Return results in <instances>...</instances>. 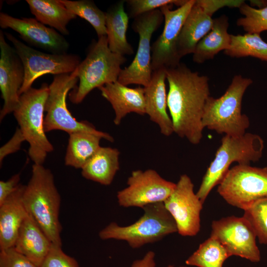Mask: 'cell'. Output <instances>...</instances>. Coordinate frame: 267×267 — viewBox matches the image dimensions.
I'll use <instances>...</instances> for the list:
<instances>
[{"mask_svg":"<svg viewBox=\"0 0 267 267\" xmlns=\"http://www.w3.org/2000/svg\"><path fill=\"white\" fill-rule=\"evenodd\" d=\"M166 71L167 104L174 133L198 144L203 137L202 117L210 96L209 78L181 63Z\"/></svg>","mask_w":267,"mask_h":267,"instance_id":"obj_1","label":"cell"},{"mask_svg":"<svg viewBox=\"0 0 267 267\" xmlns=\"http://www.w3.org/2000/svg\"><path fill=\"white\" fill-rule=\"evenodd\" d=\"M22 199L28 213L51 243L62 246V226L59 219L61 197L49 169L43 165H33Z\"/></svg>","mask_w":267,"mask_h":267,"instance_id":"obj_2","label":"cell"},{"mask_svg":"<svg viewBox=\"0 0 267 267\" xmlns=\"http://www.w3.org/2000/svg\"><path fill=\"white\" fill-rule=\"evenodd\" d=\"M252 83L250 78L236 75L223 94L217 98L210 96L202 117L204 128L231 136L245 134L250 121L246 114L242 113V101L245 91Z\"/></svg>","mask_w":267,"mask_h":267,"instance_id":"obj_3","label":"cell"},{"mask_svg":"<svg viewBox=\"0 0 267 267\" xmlns=\"http://www.w3.org/2000/svg\"><path fill=\"white\" fill-rule=\"evenodd\" d=\"M264 147L263 139L256 134L246 133L239 136L224 135L196 193L202 203L204 204L212 189L221 182L232 163L250 165L251 162H257L262 156Z\"/></svg>","mask_w":267,"mask_h":267,"instance_id":"obj_4","label":"cell"},{"mask_svg":"<svg viewBox=\"0 0 267 267\" xmlns=\"http://www.w3.org/2000/svg\"><path fill=\"white\" fill-rule=\"evenodd\" d=\"M126 61L124 55L110 50L107 36L98 38L77 67L79 83L69 94L70 101L79 104L94 89L117 81L122 70L121 66Z\"/></svg>","mask_w":267,"mask_h":267,"instance_id":"obj_5","label":"cell"},{"mask_svg":"<svg viewBox=\"0 0 267 267\" xmlns=\"http://www.w3.org/2000/svg\"><path fill=\"white\" fill-rule=\"evenodd\" d=\"M142 209L143 215L134 223L121 226L111 222L99 232V238L124 241L132 248L138 249L178 232L176 223L163 202L150 204Z\"/></svg>","mask_w":267,"mask_h":267,"instance_id":"obj_6","label":"cell"},{"mask_svg":"<svg viewBox=\"0 0 267 267\" xmlns=\"http://www.w3.org/2000/svg\"><path fill=\"white\" fill-rule=\"evenodd\" d=\"M49 85L44 83L39 89L31 88L20 96L13 112L19 128L29 145L28 155L35 164L43 165L54 147L44 128V112Z\"/></svg>","mask_w":267,"mask_h":267,"instance_id":"obj_7","label":"cell"},{"mask_svg":"<svg viewBox=\"0 0 267 267\" xmlns=\"http://www.w3.org/2000/svg\"><path fill=\"white\" fill-rule=\"evenodd\" d=\"M79 81L77 68L72 73L54 75L49 85L48 96L44 106L46 115L44 119L45 133L54 130L64 131L70 134L76 132L94 134L110 142L114 138L109 134L97 130L86 121H79L71 114L67 108L66 98L70 90L77 87Z\"/></svg>","mask_w":267,"mask_h":267,"instance_id":"obj_8","label":"cell"},{"mask_svg":"<svg viewBox=\"0 0 267 267\" xmlns=\"http://www.w3.org/2000/svg\"><path fill=\"white\" fill-rule=\"evenodd\" d=\"M217 191L228 204L244 210L267 197V167L238 164L229 169Z\"/></svg>","mask_w":267,"mask_h":267,"instance_id":"obj_9","label":"cell"},{"mask_svg":"<svg viewBox=\"0 0 267 267\" xmlns=\"http://www.w3.org/2000/svg\"><path fill=\"white\" fill-rule=\"evenodd\" d=\"M4 36L13 44L24 66V80L20 95L32 88L33 83L41 76L72 73L81 62L77 54L43 52L25 44L9 33L5 32Z\"/></svg>","mask_w":267,"mask_h":267,"instance_id":"obj_10","label":"cell"},{"mask_svg":"<svg viewBox=\"0 0 267 267\" xmlns=\"http://www.w3.org/2000/svg\"><path fill=\"white\" fill-rule=\"evenodd\" d=\"M164 19L160 9L142 14L134 19L132 28L139 35L138 48L132 63L120 72L118 81L121 84L127 86L136 84L144 87L149 84L153 72L151 39Z\"/></svg>","mask_w":267,"mask_h":267,"instance_id":"obj_11","label":"cell"},{"mask_svg":"<svg viewBox=\"0 0 267 267\" xmlns=\"http://www.w3.org/2000/svg\"><path fill=\"white\" fill-rule=\"evenodd\" d=\"M127 183L126 187L117 192L119 206L142 209L150 204L164 202L176 185V183L164 179L153 169L133 171Z\"/></svg>","mask_w":267,"mask_h":267,"instance_id":"obj_12","label":"cell"},{"mask_svg":"<svg viewBox=\"0 0 267 267\" xmlns=\"http://www.w3.org/2000/svg\"><path fill=\"white\" fill-rule=\"evenodd\" d=\"M195 2L187 0L183 5L172 10L173 5L161 7L165 24L163 31L151 45L152 71L162 68H175L180 63L178 50V37L184 22Z\"/></svg>","mask_w":267,"mask_h":267,"instance_id":"obj_13","label":"cell"},{"mask_svg":"<svg viewBox=\"0 0 267 267\" xmlns=\"http://www.w3.org/2000/svg\"><path fill=\"white\" fill-rule=\"evenodd\" d=\"M163 203L176 223L178 234L183 236L197 234L203 204L194 192L189 177L180 176L173 192Z\"/></svg>","mask_w":267,"mask_h":267,"instance_id":"obj_14","label":"cell"},{"mask_svg":"<svg viewBox=\"0 0 267 267\" xmlns=\"http://www.w3.org/2000/svg\"><path fill=\"white\" fill-rule=\"evenodd\" d=\"M211 227L210 236L218 240L230 257L237 256L252 262L260 261L256 233L243 217L232 216L213 221Z\"/></svg>","mask_w":267,"mask_h":267,"instance_id":"obj_15","label":"cell"},{"mask_svg":"<svg viewBox=\"0 0 267 267\" xmlns=\"http://www.w3.org/2000/svg\"><path fill=\"white\" fill-rule=\"evenodd\" d=\"M236 0H195L181 30L178 50L179 57L193 53L199 42L211 30L213 13L223 6L236 7Z\"/></svg>","mask_w":267,"mask_h":267,"instance_id":"obj_16","label":"cell"},{"mask_svg":"<svg viewBox=\"0 0 267 267\" xmlns=\"http://www.w3.org/2000/svg\"><path fill=\"white\" fill-rule=\"evenodd\" d=\"M0 26L2 29H11L28 44L50 53H66L69 47V43L62 34L35 18H18L0 12Z\"/></svg>","mask_w":267,"mask_h":267,"instance_id":"obj_17","label":"cell"},{"mask_svg":"<svg viewBox=\"0 0 267 267\" xmlns=\"http://www.w3.org/2000/svg\"><path fill=\"white\" fill-rule=\"evenodd\" d=\"M0 90L4 101L0 111V121L13 113L17 107L23 85L25 71L23 64L14 47L6 41L0 30Z\"/></svg>","mask_w":267,"mask_h":267,"instance_id":"obj_18","label":"cell"},{"mask_svg":"<svg viewBox=\"0 0 267 267\" xmlns=\"http://www.w3.org/2000/svg\"><path fill=\"white\" fill-rule=\"evenodd\" d=\"M166 70L162 68L153 71L150 82L144 89L146 114L159 126L161 133L168 136L174 133L172 119L167 111Z\"/></svg>","mask_w":267,"mask_h":267,"instance_id":"obj_19","label":"cell"},{"mask_svg":"<svg viewBox=\"0 0 267 267\" xmlns=\"http://www.w3.org/2000/svg\"><path fill=\"white\" fill-rule=\"evenodd\" d=\"M101 95L111 105L114 112V123L119 125L130 113L146 114L144 88H131L118 81L98 88Z\"/></svg>","mask_w":267,"mask_h":267,"instance_id":"obj_20","label":"cell"},{"mask_svg":"<svg viewBox=\"0 0 267 267\" xmlns=\"http://www.w3.org/2000/svg\"><path fill=\"white\" fill-rule=\"evenodd\" d=\"M25 185L17 188L0 205V250L13 247L28 213L23 202Z\"/></svg>","mask_w":267,"mask_h":267,"instance_id":"obj_21","label":"cell"},{"mask_svg":"<svg viewBox=\"0 0 267 267\" xmlns=\"http://www.w3.org/2000/svg\"><path fill=\"white\" fill-rule=\"evenodd\" d=\"M51 245L48 237L28 214L19 231L14 249L40 267Z\"/></svg>","mask_w":267,"mask_h":267,"instance_id":"obj_22","label":"cell"},{"mask_svg":"<svg viewBox=\"0 0 267 267\" xmlns=\"http://www.w3.org/2000/svg\"><path fill=\"white\" fill-rule=\"evenodd\" d=\"M125 0L118 1L105 12L108 46L110 50L122 55L134 54V48L126 37L129 16L125 11Z\"/></svg>","mask_w":267,"mask_h":267,"instance_id":"obj_23","label":"cell"},{"mask_svg":"<svg viewBox=\"0 0 267 267\" xmlns=\"http://www.w3.org/2000/svg\"><path fill=\"white\" fill-rule=\"evenodd\" d=\"M120 152L117 148L101 147L82 168L85 178L103 185H109L120 168Z\"/></svg>","mask_w":267,"mask_h":267,"instance_id":"obj_24","label":"cell"},{"mask_svg":"<svg viewBox=\"0 0 267 267\" xmlns=\"http://www.w3.org/2000/svg\"><path fill=\"white\" fill-rule=\"evenodd\" d=\"M228 18L223 15L213 19L210 31L197 44L193 53V60L202 63L214 58L222 50L227 49L231 43V35L227 32Z\"/></svg>","mask_w":267,"mask_h":267,"instance_id":"obj_25","label":"cell"},{"mask_svg":"<svg viewBox=\"0 0 267 267\" xmlns=\"http://www.w3.org/2000/svg\"><path fill=\"white\" fill-rule=\"evenodd\" d=\"M31 12L45 25L62 35H69L67 26L77 16L70 11L59 0H26Z\"/></svg>","mask_w":267,"mask_h":267,"instance_id":"obj_26","label":"cell"},{"mask_svg":"<svg viewBox=\"0 0 267 267\" xmlns=\"http://www.w3.org/2000/svg\"><path fill=\"white\" fill-rule=\"evenodd\" d=\"M102 138L100 135L86 132L69 134L65 165L82 169L100 147V141Z\"/></svg>","mask_w":267,"mask_h":267,"instance_id":"obj_27","label":"cell"},{"mask_svg":"<svg viewBox=\"0 0 267 267\" xmlns=\"http://www.w3.org/2000/svg\"><path fill=\"white\" fill-rule=\"evenodd\" d=\"M224 52L231 57L250 56L267 62V43L262 39L260 34L231 35L230 46Z\"/></svg>","mask_w":267,"mask_h":267,"instance_id":"obj_28","label":"cell"},{"mask_svg":"<svg viewBox=\"0 0 267 267\" xmlns=\"http://www.w3.org/2000/svg\"><path fill=\"white\" fill-rule=\"evenodd\" d=\"M230 256L216 239L210 236L185 261V264L197 267H222Z\"/></svg>","mask_w":267,"mask_h":267,"instance_id":"obj_29","label":"cell"},{"mask_svg":"<svg viewBox=\"0 0 267 267\" xmlns=\"http://www.w3.org/2000/svg\"><path fill=\"white\" fill-rule=\"evenodd\" d=\"M72 13L88 21L95 31L98 38L107 36L105 12L90 0H59Z\"/></svg>","mask_w":267,"mask_h":267,"instance_id":"obj_30","label":"cell"},{"mask_svg":"<svg viewBox=\"0 0 267 267\" xmlns=\"http://www.w3.org/2000/svg\"><path fill=\"white\" fill-rule=\"evenodd\" d=\"M243 217L253 228L259 242L267 244V197L259 199L244 210Z\"/></svg>","mask_w":267,"mask_h":267,"instance_id":"obj_31","label":"cell"},{"mask_svg":"<svg viewBox=\"0 0 267 267\" xmlns=\"http://www.w3.org/2000/svg\"><path fill=\"white\" fill-rule=\"evenodd\" d=\"M244 17L239 18L236 24L248 33L260 34L267 31V4L255 8L243 2L239 7Z\"/></svg>","mask_w":267,"mask_h":267,"instance_id":"obj_32","label":"cell"},{"mask_svg":"<svg viewBox=\"0 0 267 267\" xmlns=\"http://www.w3.org/2000/svg\"><path fill=\"white\" fill-rule=\"evenodd\" d=\"M187 0H125L130 18L135 17L147 12L159 9L168 5H176L180 7Z\"/></svg>","mask_w":267,"mask_h":267,"instance_id":"obj_33","label":"cell"},{"mask_svg":"<svg viewBox=\"0 0 267 267\" xmlns=\"http://www.w3.org/2000/svg\"><path fill=\"white\" fill-rule=\"evenodd\" d=\"M40 267H79V265L74 258L64 253L61 246L52 243Z\"/></svg>","mask_w":267,"mask_h":267,"instance_id":"obj_34","label":"cell"},{"mask_svg":"<svg viewBox=\"0 0 267 267\" xmlns=\"http://www.w3.org/2000/svg\"><path fill=\"white\" fill-rule=\"evenodd\" d=\"M0 267H39L14 247L1 250Z\"/></svg>","mask_w":267,"mask_h":267,"instance_id":"obj_35","label":"cell"},{"mask_svg":"<svg viewBox=\"0 0 267 267\" xmlns=\"http://www.w3.org/2000/svg\"><path fill=\"white\" fill-rule=\"evenodd\" d=\"M25 138L19 128H17L11 138L0 148V164L1 166L4 158L9 154L14 153L21 148Z\"/></svg>","mask_w":267,"mask_h":267,"instance_id":"obj_36","label":"cell"},{"mask_svg":"<svg viewBox=\"0 0 267 267\" xmlns=\"http://www.w3.org/2000/svg\"><path fill=\"white\" fill-rule=\"evenodd\" d=\"M20 180V174L17 173L6 181H0V205L17 188Z\"/></svg>","mask_w":267,"mask_h":267,"instance_id":"obj_37","label":"cell"},{"mask_svg":"<svg viewBox=\"0 0 267 267\" xmlns=\"http://www.w3.org/2000/svg\"><path fill=\"white\" fill-rule=\"evenodd\" d=\"M155 253L152 251H148L144 256L134 261L131 267H156ZM167 267H174L169 265Z\"/></svg>","mask_w":267,"mask_h":267,"instance_id":"obj_38","label":"cell"},{"mask_svg":"<svg viewBox=\"0 0 267 267\" xmlns=\"http://www.w3.org/2000/svg\"><path fill=\"white\" fill-rule=\"evenodd\" d=\"M179 267H186V266H180Z\"/></svg>","mask_w":267,"mask_h":267,"instance_id":"obj_39","label":"cell"}]
</instances>
